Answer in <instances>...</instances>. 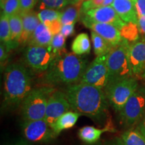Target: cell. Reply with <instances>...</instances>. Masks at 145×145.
<instances>
[{
	"label": "cell",
	"instance_id": "6da1fadb",
	"mask_svg": "<svg viewBox=\"0 0 145 145\" xmlns=\"http://www.w3.org/2000/svg\"><path fill=\"white\" fill-rule=\"evenodd\" d=\"M65 93L72 111L101 123L108 116L109 104L104 91L97 87L78 83L67 86Z\"/></svg>",
	"mask_w": 145,
	"mask_h": 145
},
{
	"label": "cell",
	"instance_id": "7a4b0ae2",
	"mask_svg": "<svg viewBox=\"0 0 145 145\" xmlns=\"http://www.w3.org/2000/svg\"><path fill=\"white\" fill-rule=\"evenodd\" d=\"M88 66L86 58L73 52H64L54 59L44 72L42 83L46 86H71L80 82Z\"/></svg>",
	"mask_w": 145,
	"mask_h": 145
},
{
	"label": "cell",
	"instance_id": "3957f363",
	"mask_svg": "<svg viewBox=\"0 0 145 145\" xmlns=\"http://www.w3.org/2000/svg\"><path fill=\"white\" fill-rule=\"evenodd\" d=\"M30 71L25 65L14 63L5 67L3 73V108L15 109L32 89Z\"/></svg>",
	"mask_w": 145,
	"mask_h": 145
},
{
	"label": "cell",
	"instance_id": "277c9868",
	"mask_svg": "<svg viewBox=\"0 0 145 145\" xmlns=\"http://www.w3.org/2000/svg\"><path fill=\"white\" fill-rule=\"evenodd\" d=\"M130 46L129 42L122 39V41L114 46L108 53L107 60L108 69V86L134 77L130 63Z\"/></svg>",
	"mask_w": 145,
	"mask_h": 145
},
{
	"label": "cell",
	"instance_id": "5b68a950",
	"mask_svg": "<svg viewBox=\"0 0 145 145\" xmlns=\"http://www.w3.org/2000/svg\"><path fill=\"white\" fill-rule=\"evenodd\" d=\"M55 89L46 86L32 89L20 106L23 120L44 119L48 99Z\"/></svg>",
	"mask_w": 145,
	"mask_h": 145
},
{
	"label": "cell",
	"instance_id": "8992f818",
	"mask_svg": "<svg viewBox=\"0 0 145 145\" xmlns=\"http://www.w3.org/2000/svg\"><path fill=\"white\" fill-rule=\"evenodd\" d=\"M138 89V80L130 77L108 86L104 91L110 106L114 111L119 112Z\"/></svg>",
	"mask_w": 145,
	"mask_h": 145
},
{
	"label": "cell",
	"instance_id": "52a82bcc",
	"mask_svg": "<svg viewBox=\"0 0 145 145\" xmlns=\"http://www.w3.org/2000/svg\"><path fill=\"white\" fill-rule=\"evenodd\" d=\"M25 64L36 72H45L57 57L51 46H41L28 45L23 52Z\"/></svg>",
	"mask_w": 145,
	"mask_h": 145
},
{
	"label": "cell",
	"instance_id": "ba28073f",
	"mask_svg": "<svg viewBox=\"0 0 145 145\" xmlns=\"http://www.w3.org/2000/svg\"><path fill=\"white\" fill-rule=\"evenodd\" d=\"M21 126L24 137L28 142L49 143L57 136L45 119L24 120Z\"/></svg>",
	"mask_w": 145,
	"mask_h": 145
},
{
	"label": "cell",
	"instance_id": "9c48e42d",
	"mask_svg": "<svg viewBox=\"0 0 145 145\" xmlns=\"http://www.w3.org/2000/svg\"><path fill=\"white\" fill-rule=\"evenodd\" d=\"M144 110L145 96L138 89L118 112L120 122L125 127L133 126L140 121Z\"/></svg>",
	"mask_w": 145,
	"mask_h": 145
},
{
	"label": "cell",
	"instance_id": "30bf717a",
	"mask_svg": "<svg viewBox=\"0 0 145 145\" xmlns=\"http://www.w3.org/2000/svg\"><path fill=\"white\" fill-rule=\"evenodd\" d=\"M108 54L96 57L87 67L79 83L91 85L104 90L108 83Z\"/></svg>",
	"mask_w": 145,
	"mask_h": 145
},
{
	"label": "cell",
	"instance_id": "8fae6325",
	"mask_svg": "<svg viewBox=\"0 0 145 145\" xmlns=\"http://www.w3.org/2000/svg\"><path fill=\"white\" fill-rule=\"evenodd\" d=\"M80 20L81 22L89 21L113 25L120 30V31L126 24L112 5L91 9L81 13Z\"/></svg>",
	"mask_w": 145,
	"mask_h": 145
},
{
	"label": "cell",
	"instance_id": "7c38bea8",
	"mask_svg": "<svg viewBox=\"0 0 145 145\" xmlns=\"http://www.w3.org/2000/svg\"><path fill=\"white\" fill-rule=\"evenodd\" d=\"M70 110L71 107L65 92L55 89L48 99L44 119L50 126Z\"/></svg>",
	"mask_w": 145,
	"mask_h": 145
},
{
	"label": "cell",
	"instance_id": "4fadbf2b",
	"mask_svg": "<svg viewBox=\"0 0 145 145\" xmlns=\"http://www.w3.org/2000/svg\"><path fill=\"white\" fill-rule=\"evenodd\" d=\"M129 59L133 77L145 80V39L130 44Z\"/></svg>",
	"mask_w": 145,
	"mask_h": 145
},
{
	"label": "cell",
	"instance_id": "5bb4252c",
	"mask_svg": "<svg viewBox=\"0 0 145 145\" xmlns=\"http://www.w3.org/2000/svg\"><path fill=\"white\" fill-rule=\"evenodd\" d=\"M87 28L95 32L103 39L108 42L112 46H116L122 41L120 31L113 25L104 23H96L89 21L82 22Z\"/></svg>",
	"mask_w": 145,
	"mask_h": 145
},
{
	"label": "cell",
	"instance_id": "9a60e30c",
	"mask_svg": "<svg viewBox=\"0 0 145 145\" xmlns=\"http://www.w3.org/2000/svg\"><path fill=\"white\" fill-rule=\"evenodd\" d=\"M137 0H114L112 6L125 23L138 24Z\"/></svg>",
	"mask_w": 145,
	"mask_h": 145
},
{
	"label": "cell",
	"instance_id": "2e32d148",
	"mask_svg": "<svg viewBox=\"0 0 145 145\" xmlns=\"http://www.w3.org/2000/svg\"><path fill=\"white\" fill-rule=\"evenodd\" d=\"M111 120H109L106 126L103 128H97L94 126H87L81 128L78 132V136L81 140L87 144H94L97 142L104 132H116Z\"/></svg>",
	"mask_w": 145,
	"mask_h": 145
},
{
	"label": "cell",
	"instance_id": "e0dca14e",
	"mask_svg": "<svg viewBox=\"0 0 145 145\" xmlns=\"http://www.w3.org/2000/svg\"><path fill=\"white\" fill-rule=\"evenodd\" d=\"M20 14L22 18L23 32L20 44L26 45L28 44L30 38L32 37L37 26L40 23V20L38 14L34 10L20 12Z\"/></svg>",
	"mask_w": 145,
	"mask_h": 145
},
{
	"label": "cell",
	"instance_id": "ac0fdd59",
	"mask_svg": "<svg viewBox=\"0 0 145 145\" xmlns=\"http://www.w3.org/2000/svg\"><path fill=\"white\" fill-rule=\"evenodd\" d=\"M38 16L40 20V22L46 26L52 35L59 34L62 28L61 23V12L58 10L46 9L40 11Z\"/></svg>",
	"mask_w": 145,
	"mask_h": 145
},
{
	"label": "cell",
	"instance_id": "d6986e66",
	"mask_svg": "<svg viewBox=\"0 0 145 145\" xmlns=\"http://www.w3.org/2000/svg\"><path fill=\"white\" fill-rule=\"evenodd\" d=\"M81 114L74 111H68L50 125L57 136L63 130L70 129L75 126Z\"/></svg>",
	"mask_w": 145,
	"mask_h": 145
},
{
	"label": "cell",
	"instance_id": "ffe728a7",
	"mask_svg": "<svg viewBox=\"0 0 145 145\" xmlns=\"http://www.w3.org/2000/svg\"><path fill=\"white\" fill-rule=\"evenodd\" d=\"M52 37L53 35L48 28L40 22L30 38L28 45L48 46L51 44Z\"/></svg>",
	"mask_w": 145,
	"mask_h": 145
},
{
	"label": "cell",
	"instance_id": "44dd1931",
	"mask_svg": "<svg viewBox=\"0 0 145 145\" xmlns=\"http://www.w3.org/2000/svg\"><path fill=\"white\" fill-rule=\"evenodd\" d=\"M11 30V43L14 49L20 45V42L23 32L22 18L21 14H18L9 18Z\"/></svg>",
	"mask_w": 145,
	"mask_h": 145
},
{
	"label": "cell",
	"instance_id": "7402d4cb",
	"mask_svg": "<svg viewBox=\"0 0 145 145\" xmlns=\"http://www.w3.org/2000/svg\"><path fill=\"white\" fill-rule=\"evenodd\" d=\"M71 50L73 53L79 56L89 54L91 42L88 34L81 33L76 36L72 42Z\"/></svg>",
	"mask_w": 145,
	"mask_h": 145
},
{
	"label": "cell",
	"instance_id": "603a6c76",
	"mask_svg": "<svg viewBox=\"0 0 145 145\" xmlns=\"http://www.w3.org/2000/svg\"><path fill=\"white\" fill-rule=\"evenodd\" d=\"M83 1L69 6L61 12V20L63 25L71 24L77 22L80 18V10Z\"/></svg>",
	"mask_w": 145,
	"mask_h": 145
},
{
	"label": "cell",
	"instance_id": "cb8c5ba5",
	"mask_svg": "<svg viewBox=\"0 0 145 145\" xmlns=\"http://www.w3.org/2000/svg\"><path fill=\"white\" fill-rule=\"evenodd\" d=\"M91 38L93 42L94 53L96 57L108 54L114 47L95 32H91Z\"/></svg>",
	"mask_w": 145,
	"mask_h": 145
},
{
	"label": "cell",
	"instance_id": "d4e9b609",
	"mask_svg": "<svg viewBox=\"0 0 145 145\" xmlns=\"http://www.w3.org/2000/svg\"><path fill=\"white\" fill-rule=\"evenodd\" d=\"M0 40L8 46L10 50H12L11 43V30L10 26V19L3 12H1L0 16Z\"/></svg>",
	"mask_w": 145,
	"mask_h": 145
},
{
	"label": "cell",
	"instance_id": "484cf974",
	"mask_svg": "<svg viewBox=\"0 0 145 145\" xmlns=\"http://www.w3.org/2000/svg\"><path fill=\"white\" fill-rule=\"evenodd\" d=\"M125 145H145V138L137 129L128 130L121 136Z\"/></svg>",
	"mask_w": 145,
	"mask_h": 145
},
{
	"label": "cell",
	"instance_id": "4316f807",
	"mask_svg": "<svg viewBox=\"0 0 145 145\" xmlns=\"http://www.w3.org/2000/svg\"><path fill=\"white\" fill-rule=\"evenodd\" d=\"M139 28L137 24L132 22L126 23L120 30V34L122 39H126L127 41L135 42L139 39Z\"/></svg>",
	"mask_w": 145,
	"mask_h": 145
},
{
	"label": "cell",
	"instance_id": "83f0119b",
	"mask_svg": "<svg viewBox=\"0 0 145 145\" xmlns=\"http://www.w3.org/2000/svg\"><path fill=\"white\" fill-rule=\"evenodd\" d=\"M69 4H71L70 0H39L38 8L40 11L46 9L59 11Z\"/></svg>",
	"mask_w": 145,
	"mask_h": 145
},
{
	"label": "cell",
	"instance_id": "f1b7e54d",
	"mask_svg": "<svg viewBox=\"0 0 145 145\" xmlns=\"http://www.w3.org/2000/svg\"><path fill=\"white\" fill-rule=\"evenodd\" d=\"M1 9V12L9 18L20 14L21 12L20 0H6Z\"/></svg>",
	"mask_w": 145,
	"mask_h": 145
},
{
	"label": "cell",
	"instance_id": "f546056e",
	"mask_svg": "<svg viewBox=\"0 0 145 145\" xmlns=\"http://www.w3.org/2000/svg\"><path fill=\"white\" fill-rule=\"evenodd\" d=\"M65 39L66 38L61 33L55 34L52 37L50 46L57 56L67 52L65 49Z\"/></svg>",
	"mask_w": 145,
	"mask_h": 145
},
{
	"label": "cell",
	"instance_id": "4dcf8cb0",
	"mask_svg": "<svg viewBox=\"0 0 145 145\" xmlns=\"http://www.w3.org/2000/svg\"><path fill=\"white\" fill-rule=\"evenodd\" d=\"M104 6V0H87L83 1L81 5L80 14L91 9L101 8Z\"/></svg>",
	"mask_w": 145,
	"mask_h": 145
},
{
	"label": "cell",
	"instance_id": "1f68e13d",
	"mask_svg": "<svg viewBox=\"0 0 145 145\" xmlns=\"http://www.w3.org/2000/svg\"><path fill=\"white\" fill-rule=\"evenodd\" d=\"M10 50L8 48L5 44L3 42H1L0 44V63H1V71L5 69L4 66L7 60L8 59L9 52Z\"/></svg>",
	"mask_w": 145,
	"mask_h": 145
},
{
	"label": "cell",
	"instance_id": "d6a6232c",
	"mask_svg": "<svg viewBox=\"0 0 145 145\" xmlns=\"http://www.w3.org/2000/svg\"><path fill=\"white\" fill-rule=\"evenodd\" d=\"M39 3V0H20L21 12L33 10L34 7Z\"/></svg>",
	"mask_w": 145,
	"mask_h": 145
},
{
	"label": "cell",
	"instance_id": "836d02e7",
	"mask_svg": "<svg viewBox=\"0 0 145 145\" xmlns=\"http://www.w3.org/2000/svg\"><path fill=\"white\" fill-rule=\"evenodd\" d=\"M74 32H75V24H71L63 25L60 33L62 34L65 38H68L72 36L74 34Z\"/></svg>",
	"mask_w": 145,
	"mask_h": 145
},
{
	"label": "cell",
	"instance_id": "e575fe53",
	"mask_svg": "<svg viewBox=\"0 0 145 145\" xmlns=\"http://www.w3.org/2000/svg\"><path fill=\"white\" fill-rule=\"evenodd\" d=\"M137 130L140 132L145 138V110L140 121L138 122Z\"/></svg>",
	"mask_w": 145,
	"mask_h": 145
},
{
	"label": "cell",
	"instance_id": "d590c367",
	"mask_svg": "<svg viewBox=\"0 0 145 145\" xmlns=\"http://www.w3.org/2000/svg\"><path fill=\"white\" fill-rule=\"evenodd\" d=\"M138 26L139 30L145 36V17L138 13Z\"/></svg>",
	"mask_w": 145,
	"mask_h": 145
},
{
	"label": "cell",
	"instance_id": "8d00e7d4",
	"mask_svg": "<svg viewBox=\"0 0 145 145\" xmlns=\"http://www.w3.org/2000/svg\"><path fill=\"white\" fill-rule=\"evenodd\" d=\"M137 12L145 17V0H137Z\"/></svg>",
	"mask_w": 145,
	"mask_h": 145
},
{
	"label": "cell",
	"instance_id": "74e56055",
	"mask_svg": "<svg viewBox=\"0 0 145 145\" xmlns=\"http://www.w3.org/2000/svg\"><path fill=\"white\" fill-rule=\"evenodd\" d=\"M106 145H125L121 138H116L114 140L108 142Z\"/></svg>",
	"mask_w": 145,
	"mask_h": 145
},
{
	"label": "cell",
	"instance_id": "f35d334b",
	"mask_svg": "<svg viewBox=\"0 0 145 145\" xmlns=\"http://www.w3.org/2000/svg\"><path fill=\"white\" fill-rule=\"evenodd\" d=\"M9 145H30V144H29V142L26 140H19L13 143V144H11Z\"/></svg>",
	"mask_w": 145,
	"mask_h": 145
},
{
	"label": "cell",
	"instance_id": "ab89813d",
	"mask_svg": "<svg viewBox=\"0 0 145 145\" xmlns=\"http://www.w3.org/2000/svg\"><path fill=\"white\" fill-rule=\"evenodd\" d=\"M138 89L142 93L144 94V95L145 96V84L144 86H142V87H140V88H138Z\"/></svg>",
	"mask_w": 145,
	"mask_h": 145
},
{
	"label": "cell",
	"instance_id": "60d3db41",
	"mask_svg": "<svg viewBox=\"0 0 145 145\" xmlns=\"http://www.w3.org/2000/svg\"><path fill=\"white\" fill-rule=\"evenodd\" d=\"M71 3V5H74V4H77V3H79L80 1H82V0H70Z\"/></svg>",
	"mask_w": 145,
	"mask_h": 145
},
{
	"label": "cell",
	"instance_id": "b9f144b4",
	"mask_svg": "<svg viewBox=\"0 0 145 145\" xmlns=\"http://www.w3.org/2000/svg\"><path fill=\"white\" fill-rule=\"evenodd\" d=\"M5 1L6 0H0V5H1V8H2L3 4H4V3L5 2Z\"/></svg>",
	"mask_w": 145,
	"mask_h": 145
},
{
	"label": "cell",
	"instance_id": "7bdbcfd3",
	"mask_svg": "<svg viewBox=\"0 0 145 145\" xmlns=\"http://www.w3.org/2000/svg\"><path fill=\"white\" fill-rule=\"evenodd\" d=\"M82 1H83V0H82ZM86 1H87V0H86Z\"/></svg>",
	"mask_w": 145,
	"mask_h": 145
}]
</instances>
